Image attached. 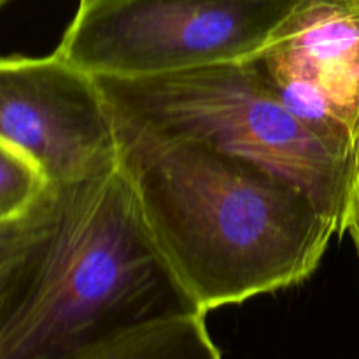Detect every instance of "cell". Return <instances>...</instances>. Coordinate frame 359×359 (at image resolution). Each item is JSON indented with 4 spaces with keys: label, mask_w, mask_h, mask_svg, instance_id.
Masks as SVG:
<instances>
[{
    "label": "cell",
    "mask_w": 359,
    "mask_h": 359,
    "mask_svg": "<svg viewBox=\"0 0 359 359\" xmlns=\"http://www.w3.org/2000/svg\"><path fill=\"white\" fill-rule=\"evenodd\" d=\"M58 214V191L51 188L27 214L0 223V326L34 286L51 245Z\"/></svg>",
    "instance_id": "cell-7"
},
{
    "label": "cell",
    "mask_w": 359,
    "mask_h": 359,
    "mask_svg": "<svg viewBox=\"0 0 359 359\" xmlns=\"http://www.w3.org/2000/svg\"><path fill=\"white\" fill-rule=\"evenodd\" d=\"M337 156L359 158V2L300 0L245 58Z\"/></svg>",
    "instance_id": "cell-6"
},
{
    "label": "cell",
    "mask_w": 359,
    "mask_h": 359,
    "mask_svg": "<svg viewBox=\"0 0 359 359\" xmlns=\"http://www.w3.org/2000/svg\"><path fill=\"white\" fill-rule=\"evenodd\" d=\"M95 81L116 118L251 161L302 189L339 235L347 231L354 167L290 112L244 60Z\"/></svg>",
    "instance_id": "cell-3"
},
{
    "label": "cell",
    "mask_w": 359,
    "mask_h": 359,
    "mask_svg": "<svg viewBox=\"0 0 359 359\" xmlns=\"http://www.w3.org/2000/svg\"><path fill=\"white\" fill-rule=\"evenodd\" d=\"M74 359H223L205 325L189 314L142 326Z\"/></svg>",
    "instance_id": "cell-8"
},
{
    "label": "cell",
    "mask_w": 359,
    "mask_h": 359,
    "mask_svg": "<svg viewBox=\"0 0 359 359\" xmlns=\"http://www.w3.org/2000/svg\"><path fill=\"white\" fill-rule=\"evenodd\" d=\"M49 189L34 161L0 140V223L27 214Z\"/></svg>",
    "instance_id": "cell-9"
},
{
    "label": "cell",
    "mask_w": 359,
    "mask_h": 359,
    "mask_svg": "<svg viewBox=\"0 0 359 359\" xmlns=\"http://www.w3.org/2000/svg\"><path fill=\"white\" fill-rule=\"evenodd\" d=\"M79 2H84V0H79Z\"/></svg>",
    "instance_id": "cell-12"
},
{
    "label": "cell",
    "mask_w": 359,
    "mask_h": 359,
    "mask_svg": "<svg viewBox=\"0 0 359 359\" xmlns=\"http://www.w3.org/2000/svg\"><path fill=\"white\" fill-rule=\"evenodd\" d=\"M0 140L34 161L51 188L118 168L114 121L95 76L56 53L0 58Z\"/></svg>",
    "instance_id": "cell-5"
},
{
    "label": "cell",
    "mask_w": 359,
    "mask_h": 359,
    "mask_svg": "<svg viewBox=\"0 0 359 359\" xmlns=\"http://www.w3.org/2000/svg\"><path fill=\"white\" fill-rule=\"evenodd\" d=\"M55 189V235L34 286L0 326V359H74L142 326L203 314L119 168Z\"/></svg>",
    "instance_id": "cell-2"
},
{
    "label": "cell",
    "mask_w": 359,
    "mask_h": 359,
    "mask_svg": "<svg viewBox=\"0 0 359 359\" xmlns=\"http://www.w3.org/2000/svg\"><path fill=\"white\" fill-rule=\"evenodd\" d=\"M354 2H359V0H354Z\"/></svg>",
    "instance_id": "cell-11"
},
{
    "label": "cell",
    "mask_w": 359,
    "mask_h": 359,
    "mask_svg": "<svg viewBox=\"0 0 359 359\" xmlns=\"http://www.w3.org/2000/svg\"><path fill=\"white\" fill-rule=\"evenodd\" d=\"M9 2H13V0H0V9H2V7H6Z\"/></svg>",
    "instance_id": "cell-10"
},
{
    "label": "cell",
    "mask_w": 359,
    "mask_h": 359,
    "mask_svg": "<svg viewBox=\"0 0 359 359\" xmlns=\"http://www.w3.org/2000/svg\"><path fill=\"white\" fill-rule=\"evenodd\" d=\"M112 121L118 168L154 244L203 314L309 279L339 235L279 175L196 140Z\"/></svg>",
    "instance_id": "cell-1"
},
{
    "label": "cell",
    "mask_w": 359,
    "mask_h": 359,
    "mask_svg": "<svg viewBox=\"0 0 359 359\" xmlns=\"http://www.w3.org/2000/svg\"><path fill=\"white\" fill-rule=\"evenodd\" d=\"M300 0H84L56 55L91 76H153L242 62Z\"/></svg>",
    "instance_id": "cell-4"
}]
</instances>
